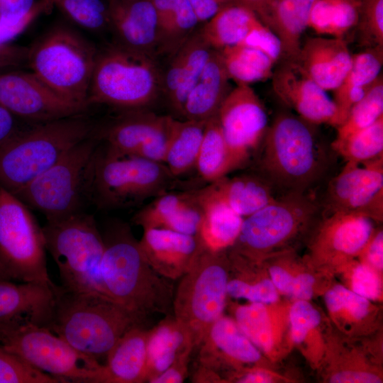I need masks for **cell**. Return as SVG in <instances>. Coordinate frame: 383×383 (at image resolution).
I'll use <instances>...</instances> for the list:
<instances>
[{
    "instance_id": "obj_1",
    "label": "cell",
    "mask_w": 383,
    "mask_h": 383,
    "mask_svg": "<svg viewBox=\"0 0 383 383\" xmlns=\"http://www.w3.org/2000/svg\"><path fill=\"white\" fill-rule=\"evenodd\" d=\"M52 289L54 301L48 328L99 362L106 359L128 331L147 326V318L106 296L70 291L55 284Z\"/></svg>"
},
{
    "instance_id": "obj_2",
    "label": "cell",
    "mask_w": 383,
    "mask_h": 383,
    "mask_svg": "<svg viewBox=\"0 0 383 383\" xmlns=\"http://www.w3.org/2000/svg\"><path fill=\"white\" fill-rule=\"evenodd\" d=\"M104 240L100 271L109 297L147 318L153 313L171 315L173 286L147 262L129 227L112 226Z\"/></svg>"
},
{
    "instance_id": "obj_3",
    "label": "cell",
    "mask_w": 383,
    "mask_h": 383,
    "mask_svg": "<svg viewBox=\"0 0 383 383\" xmlns=\"http://www.w3.org/2000/svg\"><path fill=\"white\" fill-rule=\"evenodd\" d=\"M96 133L84 113L21 128L0 145V187L15 195Z\"/></svg>"
},
{
    "instance_id": "obj_4",
    "label": "cell",
    "mask_w": 383,
    "mask_h": 383,
    "mask_svg": "<svg viewBox=\"0 0 383 383\" xmlns=\"http://www.w3.org/2000/svg\"><path fill=\"white\" fill-rule=\"evenodd\" d=\"M313 126L282 111L267 128L262 140V174L283 194L306 193L326 170V154Z\"/></svg>"
},
{
    "instance_id": "obj_5",
    "label": "cell",
    "mask_w": 383,
    "mask_h": 383,
    "mask_svg": "<svg viewBox=\"0 0 383 383\" xmlns=\"http://www.w3.org/2000/svg\"><path fill=\"white\" fill-rule=\"evenodd\" d=\"M174 178L163 162L99 144L91 166L89 201L104 210L135 206L167 192Z\"/></svg>"
},
{
    "instance_id": "obj_6",
    "label": "cell",
    "mask_w": 383,
    "mask_h": 383,
    "mask_svg": "<svg viewBox=\"0 0 383 383\" xmlns=\"http://www.w3.org/2000/svg\"><path fill=\"white\" fill-rule=\"evenodd\" d=\"M161 76L157 59L113 43L97 52L87 104L145 109L160 95Z\"/></svg>"
},
{
    "instance_id": "obj_7",
    "label": "cell",
    "mask_w": 383,
    "mask_h": 383,
    "mask_svg": "<svg viewBox=\"0 0 383 383\" xmlns=\"http://www.w3.org/2000/svg\"><path fill=\"white\" fill-rule=\"evenodd\" d=\"M98 50L76 30L57 26L28 48L27 65L62 98L88 109Z\"/></svg>"
},
{
    "instance_id": "obj_8",
    "label": "cell",
    "mask_w": 383,
    "mask_h": 383,
    "mask_svg": "<svg viewBox=\"0 0 383 383\" xmlns=\"http://www.w3.org/2000/svg\"><path fill=\"white\" fill-rule=\"evenodd\" d=\"M42 230L46 250L57 266L61 286L109 297L100 271L104 240L93 215L80 211L47 221Z\"/></svg>"
},
{
    "instance_id": "obj_9",
    "label": "cell",
    "mask_w": 383,
    "mask_h": 383,
    "mask_svg": "<svg viewBox=\"0 0 383 383\" xmlns=\"http://www.w3.org/2000/svg\"><path fill=\"white\" fill-rule=\"evenodd\" d=\"M100 143L96 133L79 143L15 196L30 209L43 213L47 221L83 211L84 202L89 201L93 159Z\"/></svg>"
},
{
    "instance_id": "obj_10",
    "label": "cell",
    "mask_w": 383,
    "mask_h": 383,
    "mask_svg": "<svg viewBox=\"0 0 383 383\" xmlns=\"http://www.w3.org/2000/svg\"><path fill=\"white\" fill-rule=\"evenodd\" d=\"M223 251L203 246L174 292V317L189 333L194 348L200 345L226 306L229 278Z\"/></svg>"
},
{
    "instance_id": "obj_11",
    "label": "cell",
    "mask_w": 383,
    "mask_h": 383,
    "mask_svg": "<svg viewBox=\"0 0 383 383\" xmlns=\"http://www.w3.org/2000/svg\"><path fill=\"white\" fill-rule=\"evenodd\" d=\"M0 347L61 382L104 383V364L49 328L24 323L0 329Z\"/></svg>"
},
{
    "instance_id": "obj_12",
    "label": "cell",
    "mask_w": 383,
    "mask_h": 383,
    "mask_svg": "<svg viewBox=\"0 0 383 383\" xmlns=\"http://www.w3.org/2000/svg\"><path fill=\"white\" fill-rule=\"evenodd\" d=\"M42 228L30 208L0 187V263L10 279L52 284Z\"/></svg>"
},
{
    "instance_id": "obj_13",
    "label": "cell",
    "mask_w": 383,
    "mask_h": 383,
    "mask_svg": "<svg viewBox=\"0 0 383 383\" xmlns=\"http://www.w3.org/2000/svg\"><path fill=\"white\" fill-rule=\"evenodd\" d=\"M319 208L306 193H284L243 219L234 253L254 258L275 248L302 230Z\"/></svg>"
},
{
    "instance_id": "obj_14",
    "label": "cell",
    "mask_w": 383,
    "mask_h": 383,
    "mask_svg": "<svg viewBox=\"0 0 383 383\" xmlns=\"http://www.w3.org/2000/svg\"><path fill=\"white\" fill-rule=\"evenodd\" d=\"M0 104L17 118L43 123L84 113L87 109L55 92L35 74L0 72Z\"/></svg>"
},
{
    "instance_id": "obj_15",
    "label": "cell",
    "mask_w": 383,
    "mask_h": 383,
    "mask_svg": "<svg viewBox=\"0 0 383 383\" xmlns=\"http://www.w3.org/2000/svg\"><path fill=\"white\" fill-rule=\"evenodd\" d=\"M332 213H355L381 220L383 214V157L346 162L329 182L325 201Z\"/></svg>"
},
{
    "instance_id": "obj_16",
    "label": "cell",
    "mask_w": 383,
    "mask_h": 383,
    "mask_svg": "<svg viewBox=\"0 0 383 383\" xmlns=\"http://www.w3.org/2000/svg\"><path fill=\"white\" fill-rule=\"evenodd\" d=\"M174 118L145 109L126 110L97 135L118 152L164 162Z\"/></svg>"
},
{
    "instance_id": "obj_17",
    "label": "cell",
    "mask_w": 383,
    "mask_h": 383,
    "mask_svg": "<svg viewBox=\"0 0 383 383\" xmlns=\"http://www.w3.org/2000/svg\"><path fill=\"white\" fill-rule=\"evenodd\" d=\"M217 116L228 147L241 166L267 130L265 107L250 85H236L224 99Z\"/></svg>"
},
{
    "instance_id": "obj_18",
    "label": "cell",
    "mask_w": 383,
    "mask_h": 383,
    "mask_svg": "<svg viewBox=\"0 0 383 383\" xmlns=\"http://www.w3.org/2000/svg\"><path fill=\"white\" fill-rule=\"evenodd\" d=\"M271 79L276 96L297 116L315 126L335 128L337 110L333 99L296 63L283 61Z\"/></svg>"
},
{
    "instance_id": "obj_19",
    "label": "cell",
    "mask_w": 383,
    "mask_h": 383,
    "mask_svg": "<svg viewBox=\"0 0 383 383\" xmlns=\"http://www.w3.org/2000/svg\"><path fill=\"white\" fill-rule=\"evenodd\" d=\"M107 4L115 43L157 60V18L152 0H109Z\"/></svg>"
},
{
    "instance_id": "obj_20",
    "label": "cell",
    "mask_w": 383,
    "mask_h": 383,
    "mask_svg": "<svg viewBox=\"0 0 383 383\" xmlns=\"http://www.w3.org/2000/svg\"><path fill=\"white\" fill-rule=\"evenodd\" d=\"M212 50L199 26L169 57L167 67L162 71L160 95L174 113L182 116L186 98L201 74Z\"/></svg>"
},
{
    "instance_id": "obj_21",
    "label": "cell",
    "mask_w": 383,
    "mask_h": 383,
    "mask_svg": "<svg viewBox=\"0 0 383 383\" xmlns=\"http://www.w3.org/2000/svg\"><path fill=\"white\" fill-rule=\"evenodd\" d=\"M138 243L151 267L170 280L187 273L203 248L197 235L157 228H144Z\"/></svg>"
},
{
    "instance_id": "obj_22",
    "label": "cell",
    "mask_w": 383,
    "mask_h": 383,
    "mask_svg": "<svg viewBox=\"0 0 383 383\" xmlns=\"http://www.w3.org/2000/svg\"><path fill=\"white\" fill-rule=\"evenodd\" d=\"M54 285L0 280V329L24 323L48 328L54 301Z\"/></svg>"
},
{
    "instance_id": "obj_23",
    "label": "cell",
    "mask_w": 383,
    "mask_h": 383,
    "mask_svg": "<svg viewBox=\"0 0 383 383\" xmlns=\"http://www.w3.org/2000/svg\"><path fill=\"white\" fill-rule=\"evenodd\" d=\"M353 54L344 38L312 37L301 45L296 65L325 91L335 90L352 64Z\"/></svg>"
},
{
    "instance_id": "obj_24",
    "label": "cell",
    "mask_w": 383,
    "mask_h": 383,
    "mask_svg": "<svg viewBox=\"0 0 383 383\" xmlns=\"http://www.w3.org/2000/svg\"><path fill=\"white\" fill-rule=\"evenodd\" d=\"M202 216V209L195 192H167L140 210L133 221L143 229L164 228L198 236Z\"/></svg>"
},
{
    "instance_id": "obj_25",
    "label": "cell",
    "mask_w": 383,
    "mask_h": 383,
    "mask_svg": "<svg viewBox=\"0 0 383 383\" xmlns=\"http://www.w3.org/2000/svg\"><path fill=\"white\" fill-rule=\"evenodd\" d=\"M315 0H272L257 16L278 38L284 61L295 62Z\"/></svg>"
},
{
    "instance_id": "obj_26",
    "label": "cell",
    "mask_w": 383,
    "mask_h": 383,
    "mask_svg": "<svg viewBox=\"0 0 383 383\" xmlns=\"http://www.w3.org/2000/svg\"><path fill=\"white\" fill-rule=\"evenodd\" d=\"M219 50L213 49L196 82L186 98L182 117L206 121L216 116L233 89Z\"/></svg>"
},
{
    "instance_id": "obj_27",
    "label": "cell",
    "mask_w": 383,
    "mask_h": 383,
    "mask_svg": "<svg viewBox=\"0 0 383 383\" xmlns=\"http://www.w3.org/2000/svg\"><path fill=\"white\" fill-rule=\"evenodd\" d=\"M195 194L203 212L198 233L202 245L214 252L233 246L240 234L243 217L221 199L210 184Z\"/></svg>"
},
{
    "instance_id": "obj_28",
    "label": "cell",
    "mask_w": 383,
    "mask_h": 383,
    "mask_svg": "<svg viewBox=\"0 0 383 383\" xmlns=\"http://www.w3.org/2000/svg\"><path fill=\"white\" fill-rule=\"evenodd\" d=\"M149 330L147 326H137L118 340L104 364V383L145 382Z\"/></svg>"
},
{
    "instance_id": "obj_29",
    "label": "cell",
    "mask_w": 383,
    "mask_h": 383,
    "mask_svg": "<svg viewBox=\"0 0 383 383\" xmlns=\"http://www.w3.org/2000/svg\"><path fill=\"white\" fill-rule=\"evenodd\" d=\"M382 65L383 47H369L353 54L350 70L340 84L333 91L332 99L337 110L335 128L343 123L351 108L381 74Z\"/></svg>"
},
{
    "instance_id": "obj_30",
    "label": "cell",
    "mask_w": 383,
    "mask_h": 383,
    "mask_svg": "<svg viewBox=\"0 0 383 383\" xmlns=\"http://www.w3.org/2000/svg\"><path fill=\"white\" fill-rule=\"evenodd\" d=\"M193 349L191 337L184 327L174 316H166L149 330L145 382H150L179 357L191 354Z\"/></svg>"
},
{
    "instance_id": "obj_31",
    "label": "cell",
    "mask_w": 383,
    "mask_h": 383,
    "mask_svg": "<svg viewBox=\"0 0 383 383\" xmlns=\"http://www.w3.org/2000/svg\"><path fill=\"white\" fill-rule=\"evenodd\" d=\"M200 348V365L206 366L221 355L239 363H255L259 350L240 329L236 322L223 315L211 326Z\"/></svg>"
},
{
    "instance_id": "obj_32",
    "label": "cell",
    "mask_w": 383,
    "mask_h": 383,
    "mask_svg": "<svg viewBox=\"0 0 383 383\" xmlns=\"http://www.w3.org/2000/svg\"><path fill=\"white\" fill-rule=\"evenodd\" d=\"M211 187L234 211L247 217L273 201L275 188L262 174L226 176L210 183Z\"/></svg>"
},
{
    "instance_id": "obj_33",
    "label": "cell",
    "mask_w": 383,
    "mask_h": 383,
    "mask_svg": "<svg viewBox=\"0 0 383 383\" xmlns=\"http://www.w3.org/2000/svg\"><path fill=\"white\" fill-rule=\"evenodd\" d=\"M371 220L359 214L332 213L321 232L319 250L345 256L360 252L373 233Z\"/></svg>"
},
{
    "instance_id": "obj_34",
    "label": "cell",
    "mask_w": 383,
    "mask_h": 383,
    "mask_svg": "<svg viewBox=\"0 0 383 383\" xmlns=\"http://www.w3.org/2000/svg\"><path fill=\"white\" fill-rule=\"evenodd\" d=\"M158 26V56L170 57L201 25L189 0H152Z\"/></svg>"
},
{
    "instance_id": "obj_35",
    "label": "cell",
    "mask_w": 383,
    "mask_h": 383,
    "mask_svg": "<svg viewBox=\"0 0 383 383\" xmlns=\"http://www.w3.org/2000/svg\"><path fill=\"white\" fill-rule=\"evenodd\" d=\"M200 30L215 50L242 44L263 23L250 9L239 4L229 6L201 24Z\"/></svg>"
},
{
    "instance_id": "obj_36",
    "label": "cell",
    "mask_w": 383,
    "mask_h": 383,
    "mask_svg": "<svg viewBox=\"0 0 383 383\" xmlns=\"http://www.w3.org/2000/svg\"><path fill=\"white\" fill-rule=\"evenodd\" d=\"M240 166L228 147L216 114L206 123L195 167L204 180L211 183Z\"/></svg>"
},
{
    "instance_id": "obj_37",
    "label": "cell",
    "mask_w": 383,
    "mask_h": 383,
    "mask_svg": "<svg viewBox=\"0 0 383 383\" xmlns=\"http://www.w3.org/2000/svg\"><path fill=\"white\" fill-rule=\"evenodd\" d=\"M206 121L174 118L164 164L175 177L195 167Z\"/></svg>"
},
{
    "instance_id": "obj_38",
    "label": "cell",
    "mask_w": 383,
    "mask_h": 383,
    "mask_svg": "<svg viewBox=\"0 0 383 383\" xmlns=\"http://www.w3.org/2000/svg\"><path fill=\"white\" fill-rule=\"evenodd\" d=\"M219 52L230 79L236 85L250 86L271 78L277 63L264 52L244 45L226 47Z\"/></svg>"
},
{
    "instance_id": "obj_39",
    "label": "cell",
    "mask_w": 383,
    "mask_h": 383,
    "mask_svg": "<svg viewBox=\"0 0 383 383\" xmlns=\"http://www.w3.org/2000/svg\"><path fill=\"white\" fill-rule=\"evenodd\" d=\"M359 6V0H315L310 10L308 28L318 35L344 38L357 26Z\"/></svg>"
},
{
    "instance_id": "obj_40",
    "label": "cell",
    "mask_w": 383,
    "mask_h": 383,
    "mask_svg": "<svg viewBox=\"0 0 383 383\" xmlns=\"http://www.w3.org/2000/svg\"><path fill=\"white\" fill-rule=\"evenodd\" d=\"M331 147L346 162L358 163L383 157V117L342 140H334Z\"/></svg>"
},
{
    "instance_id": "obj_41",
    "label": "cell",
    "mask_w": 383,
    "mask_h": 383,
    "mask_svg": "<svg viewBox=\"0 0 383 383\" xmlns=\"http://www.w3.org/2000/svg\"><path fill=\"white\" fill-rule=\"evenodd\" d=\"M383 117V77L381 74L364 96L351 108L347 118L336 128L335 140H342L369 127Z\"/></svg>"
},
{
    "instance_id": "obj_42",
    "label": "cell",
    "mask_w": 383,
    "mask_h": 383,
    "mask_svg": "<svg viewBox=\"0 0 383 383\" xmlns=\"http://www.w3.org/2000/svg\"><path fill=\"white\" fill-rule=\"evenodd\" d=\"M235 321L257 348L269 353L273 345L271 321L267 309L262 303L251 302L240 306L235 311Z\"/></svg>"
},
{
    "instance_id": "obj_43",
    "label": "cell",
    "mask_w": 383,
    "mask_h": 383,
    "mask_svg": "<svg viewBox=\"0 0 383 383\" xmlns=\"http://www.w3.org/2000/svg\"><path fill=\"white\" fill-rule=\"evenodd\" d=\"M72 21L92 31L109 29L108 4L103 0H50Z\"/></svg>"
},
{
    "instance_id": "obj_44",
    "label": "cell",
    "mask_w": 383,
    "mask_h": 383,
    "mask_svg": "<svg viewBox=\"0 0 383 383\" xmlns=\"http://www.w3.org/2000/svg\"><path fill=\"white\" fill-rule=\"evenodd\" d=\"M0 383H60V382L0 347Z\"/></svg>"
},
{
    "instance_id": "obj_45",
    "label": "cell",
    "mask_w": 383,
    "mask_h": 383,
    "mask_svg": "<svg viewBox=\"0 0 383 383\" xmlns=\"http://www.w3.org/2000/svg\"><path fill=\"white\" fill-rule=\"evenodd\" d=\"M357 27L369 47H383V0H359Z\"/></svg>"
},
{
    "instance_id": "obj_46",
    "label": "cell",
    "mask_w": 383,
    "mask_h": 383,
    "mask_svg": "<svg viewBox=\"0 0 383 383\" xmlns=\"http://www.w3.org/2000/svg\"><path fill=\"white\" fill-rule=\"evenodd\" d=\"M227 294L235 299H245L263 304H272L278 299L277 289L269 279L256 283H249L238 278L228 279Z\"/></svg>"
},
{
    "instance_id": "obj_47",
    "label": "cell",
    "mask_w": 383,
    "mask_h": 383,
    "mask_svg": "<svg viewBox=\"0 0 383 383\" xmlns=\"http://www.w3.org/2000/svg\"><path fill=\"white\" fill-rule=\"evenodd\" d=\"M325 301L331 312L344 309L356 319L363 318L369 311L368 299L341 285L328 290L325 295Z\"/></svg>"
},
{
    "instance_id": "obj_48",
    "label": "cell",
    "mask_w": 383,
    "mask_h": 383,
    "mask_svg": "<svg viewBox=\"0 0 383 383\" xmlns=\"http://www.w3.org/2000/svg\"><path fill=\"white\" fill-rule=\"evenodd\" d=\"M289 320L292 340L300 343L309 332L319 324L321 315L307 301L297 300L291 307Z\"/></svg>"
},
{
    "instance_id": "obj_49",
    "label": "cell",
    "mask_w": 383,
    "mask_h": 383,
    "mask_svg": "<svg viewBox=\"0 0 383 383\" xmlns=\"http://www.w3.org/2000/svg\"><path fill=\"white\" fill-rule=\"evenodd\" d=\"M50 0H39L22 17L10 21H0V44L9 43L23 33L38 17L49 11L52 6Z\"/></svg>"
},
{
    "instance_id": "obj_50",
    "label": "cell",
    "mask_w": 383,
    "mask_h": 383,
    "mask_svg": "<svg viewBox=\"0 0 383 383\" xmlns=\"http://www.w3.org/2000/svg\"><path fill=\"white\" fill-rule=\"evenodd\" d=\"M353 291L361 296L375 300L381 294V284L379 277L371 267L367 265L355 267L352 274Z\"/></svg>"
},
{
    "instance_id": "obj_51",
    "label": "cell",
    "mask_w": 383,
    "mask_h": 383,
    "mask_svg": "<svg viewBox=\"0 0 383 383\" xmlns=\"http://www.w3.org/2000/svg\"><path fill=\"white\" fill-rule=\"evenodd\" d=\"M28 48L9 43L0 44V72L27 65Z\"/></svg>"
},
{
    "instance_id": "obj_52",
    "label": "cell",
    "mask_w": 383,
    "mask_h": 383,
    "mask_svg": "<svg viewBox=\"0 0 383 383\" xmlns=\"http://www.w3.org/2000/svg\"><path fill=\"white\" fill-rule=\"evenodd\" d=\"M200 24L223 9L238 4V0H189Z\"/></svg>"
},
{
    "instance_id": "obj_53",
    "label": "cell",
    "mask_w": 383,
    "mask_h": 383,
    "mask_svg": "<svg viewBox=\"0 0 383 383\" xmlns=\"http://www.w3.org/2000/svg\"><path fill=\"white\" fill-rule=\"evenodd\" d=\"M190 354L182 355L176 360L169 367L154 377L150 383H182L188 370Z\"/></svg>"
},
{
    "instance_id": "obj_54",
    "label": "cell",
    "mask_w": 383,
    "mask_h": 383,
    "mask_svg": "<svg viewBox=\"0 0 383 383\" xmlns=\"http://www.w3.org/2000/svg\"><path fill=\"white\" fill-rule=\"evenodd\" d=\"M34 0H0V21L19 18L27 13Z\"/></svg>"
},
{
    "instance_id": "obj_55",
    "label": "cell",
    "mask_w": 383,
    "mask_h": 383,
    "mask_svg": "<svg viewBox=\"0 0 383 383\" xmlns=\"http://www.w3.org/2000/svg\"><path fill=\"white\" fill-rule=\"evenodd\" d=\"M365 250L367 261L375 268L382 270L383 267V232L373 233L363 247Z\"/></svg>"
},
{
    "instance_id": "obj_56",
    "label": "cell",
    "mask_w": 383,
    "mask_h": 383,
    "mask_svg": "<svg viewBox=\"0 0 383 383\" xmlns=\"http://www.w3.org/2000/svg\"><path fill=\"white\" fill-rule=\"evenodd\" d=\"M381 379L377 375L365 372L343 371L333 374L330 382L333 383H378Z\"/></svg>"
},
{
    "instance_id": "obj_57",
    "label": "cell",
    "mask_w": 383,
    "mask_h": 383,
    "mask_svg": "<svg viewBox=\"0 0 383 383\" xmlns=\"http://www.w3.org/2000/svg\"><path fill=\"white\" fill-rule=\"evenodd\" d=\"M271 281L280 292L291 296L294 278L286 270L278 265L270 268Z\"/></svg>"
},
{
    "instance_id": "obj_58",
    "label": "cell",
    "mask_w": 383,
    "mask_h": 383,
    "mask_svg": "<svg viewBox=\"0 0 383 383\" xmlns=\"http://www.w3.org/2000/svg\"><path fill=\"white\" fill-rule=\"evenodd\" d=\"M314 278L309 274H300L294 278L291 296L296 300H309L313 296Z\"/></svg>"
},
{
    "instance_id": "obj_59",
    "label": "cell",
    "mask_w": 383,
    "mask_h": 383,
    "mask_svg": "<svg viewBox=\"0 0 383 383\" xmlns=\"http://www.w3.org/2000/svg\"><path fill=\"white\" fill-rule=\"evenodd\" d=\"M21 128L18 118L0 104V145Z\"/></svg>"
},
{
    "instance_id": "obj_60",
    "label": "cell",
    "mask_w": 383,
    "mask_h": 383,
    "mask_svg": "<svg viewBox=\"0 0 383 383\" xmlns=\"http://www.w3.org/2000/svg\"><path fill=\"white\" fill-rule=\"evenodd\" d=\"M272 382V379L270 374L260 370L248 372L236 379V382L239 383H268Z\"/></svg>"
},
{
    "instance_id": "obj_61",
    "label": "cell",
    "mask_w": 383,
    "mask_h": 383,
    "mask_svg": "<svg viewBox=\"0 0 383 383\" xmlns=\"http://www.w3.org/2000/svg\"><path fill=\"white\" fill-rule=\"evenodd\" d=\"M272 0H238V4L257 15Z\"/></svg>"
},
{
    "instance_id": "obj_62",
    "label": "cell",
    "mask_w": 383,
    "mask_h": 383,
    "mask_svg": "<svg viewBox=\"0 0 383 383\" xmlns=\"http://www.w3.org/2000/svg\"><path fill=\"white\" fill-rule=\"evenodd\" d=\"M11 280L0 263V280Z\"/></svg>"
}]
</instances>
